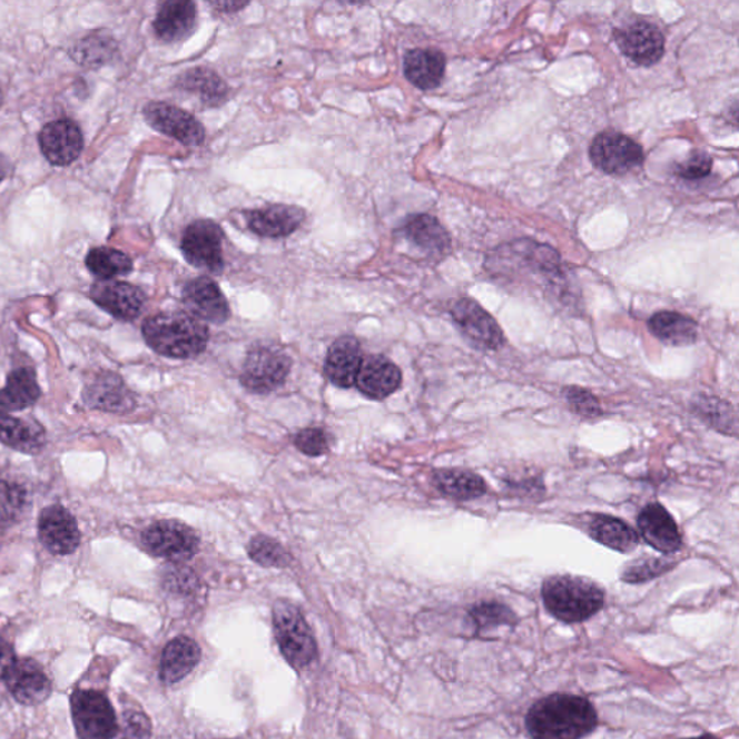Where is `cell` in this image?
Listing matches in <instances>:
<instances>
[{
	"label": "cell",
	"mask_w": 739,
	"mask_h": 739,
	"mask_svg": "<svg viewBox=\"0 0 739 739\" xmlns=\"http://www.w3.org/2000/svg\"><path fill=\"white\" fill-rule=\"evenodd\" d=\"M595 708L577 694L554 693L529 709L526 728L533 739H582L594 731Z\"/></svg>",
	"instance_id": "6da1fadb"
},
{
	"label": "cell",
	"mask_w": 739,
	"mask_h": 739,
	"mask_svg": "<svg viewBox=\"0 0 739 739\" xmlns=\"http://www.w3.org/2000/svg\"><path fill=\"white\" fill-rule=\"evenodd\" d=\"M146 344L160 356L188 359L207 348L210 333L207 325L188 313H160L145 321Z\"/></svg>",
	"instance_id": "7a4b0ae2"
},
{
	"label": "cell",
	"mask_w": 739,
	"mask_h": 739,
	"mask_svg": "<svg viewBox=\"0 0 739 739\" xmlns=\"http://www.w3.org/2000/svg\"><path fill=\"white\" fill-rule=\"evenodd\" d=\"M542 600L554 619L575 624L602 610L605 592L597 582L575 575H553L542 585Z\"/></svg>",
	"instance_id": "3957f363"
},
{
	"label": "cell",
	"mask_w": 739,
	"mask_h": 739,
	"mask_svg": "<svg viewBox=\"0 0 739 739\" xmlns=\"http://www.w3.org/2000/svg\"><path fill=\"white\" fill-rule=\"evenodd\" d=\"M274 627L277 644L292 668L303 669L315 659L317 643L298 607L289 601H277L274 605Z\"/></svg>",
	"instance_id": "277c9868"
},
{
	"label": "cell",
	"mask_w": 739,
	"mask_h": 739,
	"mask_svg": "<svg viewBox=\"0 0 739 739\" xmlns=\"http://www.w3.org/2000/svg\"><path fill=\"white\" fill-rule=\"evenodd\" d=\"M292 359L274 344H256L247 353L240 382L247 391L266 395L279 388L288 378Z\"/></svg>",
	"instance_id": "5b68a950"
},
{
	"label": "cell",
	"mask_w": 739,
	"mask_h": 739,
	"mask_svg": "<svg viewBox=\"0 0 739 739\" xmlns=\"http://www.w3.org/2000/svg\"><path fill=\"white\" fill-rule=\"evenodd\" d=\"M71 717L80 739H114L118 718L110 700L97 690H76L71 694Z\"/></svg>",
	"instance_id": "8992f818"
},
{
	"label": "cell",
	"mask_w": 739,
	"mask_h": 739,
	"mask_svg": "<svg viewBox=\"0 0 739 739\" xmlns=\"http://www.w3.org/2000/svg\"><path fill=\"white\" fill-rule=\"evenodd\" d=\"M225 235L220 226L211 220H197L185 228L181 250L189 265L218 274L225 267L223 257Z\"/></svg>",
	"instance_id": "52a82bcc"
},
{
	"label": "cell",
	"mask_w": 739,
	"mask_h": 739,
	"mask_svg": "<svg viewBox=\"0 0 739 739\" xmlns=\"http://www.w3.org/2000/svg\"><path fill=\"white\" fill-rule=\"evenodd\" d=\"M592 164L608 175H625L644 162L643 148L629 136L619 132H602L592 140Z\"/></svg>",
	"instance_id": "ba28073f"
},
{
	"label": "cell",
	"mask_w": 739,
	"mask_h": 739,
	"mask_svg": "<svg viewBox=\"0 0 739 739\" xmlns=\"http://www.w3.org/2000/svg\"><path fill=\"white\" fill-rule=\"evenodd\" d=\"M142 541L145 548L155 556L167 561H188L198 552L197 533L178 520H160L145 530Z\"/></svg>",
	"instance_id": "9c48e42d"
},
{
	"label": "cell",
	"mask_w": 739,
	"mask_h": 739,
	"mask_svg": "<svg viewBox=\"0 0 739 739\" xmlns=\"http://www.w3.org/2000/svg\"><path fill=\"white\" fill-rule=\"evenodd\" d=\"M451 317L476 348L495 352L503 347L505 338L497 321L475 300L470 298L456 300L451 306Z\"/></svg>",
	"instance_id": "30bf717a"
},
{
	"label": "cell",
	"mask_w": 739,
	"mask_h": 739,
	"mask_svg": "<svg viewBox=\"0 0 739 739\" xmlns=\"http://www.w3.org/2000/svg\"><path fill=\"white\" fill-rule=\"evenodd\" d=\"M144 116L150 128L185 146H199L206 139V130L196 116L177 106L154 101L145 106Z\"/></svg>",
	"instance_id": "8fae6325"
},
{
	"label": "cell",
	"mask_w": 739,
	"mask_h": 739,
	"mask_svg": "<svg viewBox=\"0 0 739 739\" xmlns=\"http://www.w3.org/2000/svg\"><path fill=\"white\" fill-rule=\"evenodd\" d=\"M9 692L22 704H40L50 698L52 683L46 670L32 659H17L3 676Z\"/></svg>",
	"instance_id": "7c38bea8"
},
{
	"label": "cell",
	"mask_w": 739,
	"mask_h": 739,
	"mask_svg": "<svg viewBox=\"0 0 739 739\" xmlns=\"http://www.w3.org/2000/svg\"><path fill=\"white\" fill-rule=\"evenodd\" d=\"M183 300L188 314L211 324H225L230 318V306L220 286L210 277L199 276L189 280L183 290Z\"/></svg>",
	"instance_id": "4fadbf2b"
},
{
	"label": "cell",
	"mask_w": 739,
	"mask_h": 739,
	"mask_svg": "<svg viewBox=\"0 0 739 739\" xmlns=\"http://www.w3.org/2000/svg\"><path fill=\"white\" fill-rule=\"evenodd\" d=\"M38 536L53 554H70L80 546L81 533L76 519L60 504L43 509L38 520Z\"/></svg>",
	"instance_id": "5bb4252c"
},
{
	"label": "cell",
	"mask_w": 739,
	"mask_h": 739,
	"mask_svg": "<svg viewBox=\"0 0 739 739\" xmlns=\"http://www.w3.org/2000/svg\"><path fill=\"white\" fill-rule=\"evenodd\" d=\"M615 42L622 53L635 65L650 67L664 53V37L650 22H634L615 31Z\"/></svg>",
	"instance_id": "9a60e30c"
},
{
	"label": "cell",
	"mask_w": 739,
	"mask_h": 739,
	"mask_svg": "<svg viewBox=\"0 0 739 739\" xmlns=\"http://www.w3.org/2000/svg\"><path fill=\"white\" fill-rule=\"evenodd\" d=\"M91 298L115 318L134 321L142 313L145 294L136 286L119 280H100L91 286Z\"/></svg>",
	"instance_id": "2e32d148"
},
{
	"label": "cell",
	"mask_w": 739,
	"mask_h": 739,
	"mask_svg": "<svg viewBox=\"0 0 739 739\" xmlns=\"http://www.w3.org/2000/svg\"><path fill=\"white\" fill-rule=\"evenodd\" d=\"M82 145V134L79 125L72 120L51 121L40 134V146L43 154L52 165L66 167L75 162L80 157Z\"/></svg>",
	"instance_id": "e0dca14e"
},
{
	"label": "cell",
	"mask_w": 739,
	"mask_h": 739,
	"mask_svg": "<svg viewBox=\"0 0 739 739\" xmlns=\"http://www.w3.org/2000/svg\"><path fill=\"white\" fill-rule=\"evenodd\" d=\"M639 529L641 536L663 554H672L682 548V534L679 532L672 514L659 503L647 504L639 514Z\"/></svg>",
	"instance_id": "ac0fdd59"
},
{
	"label": "cell",
	"mask_w": 739,
	"mask_h": 739,
	"mask_svg": "<svg viewBox=\"0 0 739 739\" xmlns=\"http://www.w3.org/2000/svg\"><path fill=\"white\" fill-rule=\"evenodd\" d=\"M356 386L364 396L383 401L402 386V372L383 356L364 357L356 378Z\"/></svg>",
	"instance_id": "d6986e66"
},
{
	"label": "cell",
	"mask_w": 739,
	"mask_h": 739,
	"mask_svg": "<svg viewBox=\"0 0 739 739\" xmlns=\"http://www.w3.org/2000/svg\"><path fill=\"white\" fill-rule=\"evenodd\" d=\"M247 226L255 235L266 238L288 237L305 221L303 208L274 204L245 213Z\"/></svg>",
	"instance_id": "ffe728a7"
},
{
	"label": "cell",
	"mask_w": 739,
	"mask_h": 739,
	"mask_svg": "<svg viewBox=\"0 0 739 739\" xmlns=\"http://www.w3.org/2000/svg\"><path fill=\"white\" fill-rule=\"evenodd\" d=\"M85 402L92 410L111 413H128L136 407L134 393L115 373H101L92 378L85 391Z\"/></svg>",
	"instance_id": "44dd1931"
},
{
	"label": "cell",
	"mask_w": 739,
	"mask_h": 739,
	"mask_svg": "<svg viewBox=\"0 0 739 739\" xmlns=\"http://www.w3.org/2000/svg\"><path fill=\"white\" fill-rule=\"evenodd\" d=\"M362 345L356 338L345 335L331 345L325 358V374L337 387L349 388L356 384L363 362Z\"/></svg>",
	"instance_id": "7402d4cb"
},
{
	"label": "cell",
	"mask_w": 739,
	"mask_h": 739,
	"mask_svg": "<svg viewBox=\"0 0 739 739\" xmlns=\"http://www.w3.org/2000/svg\"><path fill=\"white\" fill-rule=\"evenodd\" d=\"M197 26V7L191 0H169L159 8L154 21L160 41L174 43L191 36Z\"/></svg>",
	"instance_id": "603a6c76"
},
{
	"label": "cell",
	"mask_w": 739,
	"mask_h": 739,
	"mask_svg": "<svg viewBox=\"0 0 739 739\" xmlns=\"http://www.w3.org/2000/svg\"><path fill=\"white\" fill-rule=\"evenodd\" d=\"M444 53L434 48H415L406 52L403 71L407 81L421 90H434L445 76Z\"/></svg>",
	"instance_id": "cb8c5ba5"
},
{
	"label": "cell",
	"mask_w": 739,
	"mask_h": 739,
	"mask_svg": "<svg viewBox=\"0 0 739 739\" xmlns=\"http://www.w3.org/2000/svg\"><path fill=\"white\" fill-rule=\"evenodd\" d=\"M199 659L201 649L196 641L188 637H177L165 647L160 659V680L167 684L179 682L196 669Z\"/></svg>",
	"instance_id": "d4e9b609"
},
{
	"label": "cell",
	"mask_w": 739,
	"mask_h": 739,
	"mask_svg": "<svg viewBox=\"0 0 739 739\" xmlns=\"http://www.w3.org/2000/svg\"><path fill=\"white\" fill-rule=\"evenodd\" d=\"M588 533L595 542L620 553H631L640 543L639 534L633 528L607 514L591 515L588 520Z\"/></svg>",
	"instance_id": "484cf974"
},
{
	"label": "cell",
	"mask_w": 739,
	"mask_h": 739,
	"mask_svg": "<svg viewBox=\"0 0 739 739\" xmlns=\"http://www.w3.org/2000/svg\"><path fill=\"white\" fill-rule=\"evenodd\" d=\"M402 231L413 245L421 247L427 255L441 256L450 252L449 233L435 217L427 216V214H415L407 218Z\"/></svg>",
	"instance_id": "4316f807"
},
{
	"label": "cell",
	"mask_w": 739,
	"mask_h": 739,
	"mask_svg": "<svg viewBox=\"0 0 739 739\" xmlns=\"http://www.w3.org/2000/svg\"><path fill=\"white\" fill-rule=\"evenodd\" d=\"M0 442L23 454H37L46 445V431L40 423L18 420L0 412Z\"/></svg>",
	"instance_id": "83f0119b"
},
{
	"label": "cell",
	"mask_w": 739,
	"mask_h": 739,
	"mask_svg": "<svg viewBox=\"0 0 739 739\" xmlns=\"http://www.w3.org/2000/svg\"><path fill=\"white\" fill-rule=\"evenodd\" d=\"M649 328L654 337L673 347H684L697 343L699 328L697 321L674 311H660L649 321Z\"/></svg>",
	"instance_id": "f1b7e54d"
},
{
	"label": "cell",
	"mask_w": 739,
	"mask_h": 739,
	"mask_svg": "<svg viewBox=\"0 0 739 739\" xmlns=\"http://www.w3.org/2000/svg\"><path fill=\"white\" fill-rule=\"evenodd\" d=\"M41 396L36 373L22 367L9 374L7 386L0 391V412H17L32 406Z\"/></svg>",
	"instance_id": "f546056e"
},
{
	"label": "cell",
	"mask_w": 739,
	"mask_h": 739,
	"mask_svg": "<svg viewBox=\"0 0 739 739\" xmlns=\"http://www.w3.org/2000/svg\"><path fill=\"white\" fill-rule=\"evenodd\" d=\"M178 87L199 97L207 106H221L228 99V87L216 71L208 68H193L178 79Z\"/></svg>",
	"instance_id": "4dcf8cb0"
},
{
	"label": "cell",
	"mask_w": 739,
	"mask_h": 739,
	"mask_svg": "<svg viewBox=\"0 0 739 739\" xmlns=\"http://www.w3.org/2000/svg\"><path fill=\"white\" fill-rule=\"evenodd\" d=\"M434 484L442 494L459 502H469L485 494L483 476L466 470H440L434 475Z\"/></svg>",
	"instance_id": "1f68e13d"
},
{
	"label": "cell",
	"mask_w": 739,
	"mask_h": 739,
	"mask_svg": "<svg viewBox=\"0 0 739 739\" xmlns=\"http://www.w3.org/2000/svg\"><path fill=\"white\" fill-rule=\"evenodd\" d=\"M692 412L719 434L736 437L738 417L731 403L713 396H698L692 402Z\"/></svg>",
	"instance_id": "d6a6232c"
},
{
	"label": "cell",
	"mask_w": 739,
	"mask_h": 739,
	"mask_svg": "<svg viewBox=\"0 0 739 739\" xmlns=\"http://www.w3.org/2000/svg\"><path fill=\"white\" fill-rule=\"evenodd\" d=\"M86 265L91 274L101 280H111L116 276L128 275L134 269L132 260L128 255L105 246L90 250Z\"/></svg>",
	"instance_id": "836d02e7"
},
{
	"label": "cell",
	"mask_w": 739,
	"mask_h": 739,
	"mask_svg": "<svg viewBox=\"0 0 739 739\" xmlns=\"http://www.w3.org/2000/svg\"><path fill=\"white\" fill-rule=\"evenodd\" d=\"M116 50H118V46L110 36L90 33L89 37L77 43L72 56L82 66L100 67L115 57Z\"/></svg>",
	"instance_id": "e575fe53"
},
{
	"label": "cell",
	"mask_w": 739,
	"mask_h": 739,
	"mask_svg": "<svg viewBox=\"0 0 739 739\" xmlns=\"http://www.w3.org/2000/svg\"><path fill=\"white\" fill-rule=\"evenodd\" d=\"M676 562L672 559L650 556L644 554L634 559L633 562L627 563L621 571V581L627 583H644L656 580L664 573L672 571Z\"/></svg>",
	"instance_id": "d590c367"
},
{
	"label": "cell",
	"mask_w": 739,
	"mask_h": 739,
	"mask_svg": "<svg viewBox=\"0 0 739 739\" xmlns=\"http://www.w3.org/2000/svg\"><path fill=\"white\" fill-rule=\"evenodd\" d=\"M247 553L257 565L265 568H288L292 556L288 551L275 539L259 534L252 539Z\"/></svg>",
	"instance_id": "8d00e7d4"
},
{
	"label": "cell",
	"mask_w": 739,
	"mask_h": 739,
	"mask_svg": "<svg viewBox=\"0 0 739 739\" xmlns=\"http://www.w3.org/2000/svg\"><path fill=\"white\" fill-rule=\"evenodd\" d=\"M470 617L480 633L500 625H514L518 622L514 612L499 602H481L471 608Z\"/></svg>",
	"instance_id": "74e56055"
},
{
	"label": "cell",
	"mask_w": 739,
	"mask_h": 739,
	"mask_svg": "<svg viewBox=\"0 0 739 739\" xmlns=\"http://www.w3.org/2000/svg\"><path fill=\"white\" fill-rule=\"evenodd\" d=\"M27 505L26 490L11 481L0 480V524L21 518Z\"/></svg>",
	"instance_id": "f35d334b"
},
{
	"label": "cell",
	"mask_w": 739,
	"mask_h": 739,
	"mask_svg": "<svg viewBox=\"0 0 739 739\" xmlns=\"http://www.w3.org/2000/svg\"><path fill=\"white\" fill-rule=\"evenodd\" d=\"M563 395H565L569 410L575 413V415L585 417V420H595V417L602 415L601 403L598 402V398L591 392L585 391V388L577 386L568 387L563 392Z\"/></svg>",
	"instance_id": "ab89813d"
},
{
	"label": "cell",
	"mask_w": 739,
	"mask_h": 739,
	"mask_svg": "<svg viewBox=\"0 0 739 739\" xmlns=\"http://www.w3.org/2000/svg\"><path fill=\"white\" fill-rule=\"evenodd\" d=\"M152 738V723L142 712L130 711L124 715L121 726L114 739H150Z\"/></svg>",
	"instance_id": "60d3db41"
},
{
	"label": "cell",
	"mask_w": 739,
	"mask_h": 739,
	"mask_svg": "<svg viewBox=\"0 0 739 739\" xmlns=\"http://www.w3.org/2000/svg\"><path fill=\"white\" fill-rule=\"evenodd\" d=\"M712 171V158L707 152H692L682 164L676 165L674 173L688 181H698Z\"/></svg>",
	"instance_id": "b9f144b4"
},
{
	"label": "cell",
	"mask_w": 739,
	"mask_h": 739,
	"mask_svg": "<svg viewBox=\"0 0 739 739\" xmlns=\"http://www.w3.org/2000/svg\"><path fill=\"white\" fill-rule=\"evenodd\" d=\"M295 446L308 456H321L329 449L327 434L319 427H306L295 436Z\"/></svg>",
	"instance_id": "7bdbcfd3"
},
{
	"label": "cell",
	"mask_w": 739,
	"mask_h": 739,
	"mask_svg": "<svg viewBox=\"0 0 739 739\" xmlns=\"http://www.w3.org/2000/svg\"><path fill=\"white\" fill-rule=\"evenodd\" d=\"M14 658L12 646L0 637V679H3L4 673L11 668Z\"/></svg>",
	"instance_id": "ee69618b"
},
{
	"label": "cell",
	"mask_w": 739,
	"mask_h": 739,
	"mask_svg": "<svg viewBox=\"0 0 739 739\" xmlns=\"http://www.w3.org/2000/svg\"><path fill=\"white\" fill-rule=\"evenodd\" d=\"M211 7L214 9H217V11H220V12L233 13V12L240 11V9H243V8H246L247 3H236V2L211 3Z\"/></svg>",
	"instance_id": "f6af8a7d"
},
{
	"label": "cell",
	"mask_w": 739,
	"mask_h": 739,
	"mask_svg": "<svg viewBox=\"0 0 739 739\" xmlns=\"http://www.w3.org/2000/svg\"><path fill=\"white\" fill-rule=\"evenodd\" d=\"M11 162H9L8 158L0 154V183L11 174Z\"/></svg>",
	"instance_id": "bcb514c9"
},
{
	"label": "cell",
	"mask_w": 739,
	"mask_h": 739,
	"mask_svg": "<svg viewBox=\"0 0 739 739\" xmlns=\"http://www.w3.org/2000/svg\"><path fill=\"white\" fill-rule=\"evenodd\" d=\"M688 739H719V738L715 737V736H709V733H708V736H702V737H698V738H688Z\"/></svg>",
	"instance_id": "7dc6e473"
},
{
	"label": "cell",
	"mask_w": 739,
	"mask_h": 739,
	"mask_svg": "<svg viewBox=\"0 0 739 739\" xmlns=\"http://www.w3.org/2000/svg\"><path fill=\"white\" fill-rule=\"evenodd\" d=\"M0 104H2V91H0Z\"/></svg>",
	"instance_id": "c3c4849f"
}]
</instances>
